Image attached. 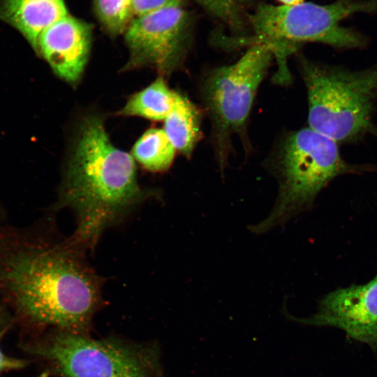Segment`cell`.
Masks as SVG:
<instances>
[{"mask_svg": "<svg viewBox=\"0 0 377 377\" xmlns=\"http://www.w3.org/2000/svg\"><path fill=\"white\" fill-rule=\"evenodd\" d=\"M208 13L234 29L242 28L243 0H195Z\"/></svg>", "mask_w": 377, "mask_h": 377, "instance_id": "2e32d148", "label": "cell"}, {"mask_svg": "<svg viewBox=\"0 0 377 377\" xmlns=\"http://www.w3.org/2000/svg\"><path fill=\"white\" fill-rule=\"evenodd\" d=\"M281 3L285 5H294L303 2L304 0H278Z\"/></svg>", "mask_w": 377, "mask_h": 377, "instance_id": "ffe728a7", "label": "cell"}, {"mask_svg": "<svg viewBox=\"0 0 377 377\" xmlns=\"http://www.w3.org/2000/svg\"><path fill=\"white\" fill-rule=\"evenodd\" d=\"M94 6L101 24L112 35L125 31L133 20L131 0H94Z\"/></svg>", "mask_w": 377, "mask_h": 377, "instance_id": "9a60e30c", "label": "cell"}, {"mask_svg": "<svg viewBox=\"0 0 377 377\" xmlns=\"http://www.w3.org/2000/svg\"><path fill=\"white\" fill-rule=\"evenodd\" d=\"M70 237L24 245L0 257V288L29 323L87 334L102 302V280Z\"/></svg>", "mask_w": 377, "mask_h": 377, "instance_id": "6da1fadb", "label": "cell"}, {"mask_svg": "<svg viewBox=\"0 0 377 377\" xmlns=\"http://www.w3.org/2000/svg\"><path fill=\"white\" fill-rule=\"evenodd\" d=\"M154 194L139 185L133 158L112 144L102 119L87 117L56 204L75 215L72 240L86 251L93 249L105 229L120 223Z\"/></svg>", "mask_w": 377, "mask_h": 377, "instance_id": "7a4b0ae2", "label": "cell"}, {"mask_svg": "<svg viewBox=\"0 0 377 377\" xmlns=\"http://www.w3.org/2000/svg\"><path fill=\"white\" fill-rule=\"evenodd\" d=\"M25 348L61 377H163L154 347L120 339L50 330Z\"/></svg>", "mask_w": 377, "mask_h": 377, "instance_id": "8992f818", "label": "cell"}, {"mask_svg": "<svg viewBox=\"0 0 377 377\" xmlns=\"http://www.w3.org/2000/svg\"><path fill=\"white\" fill-rule=\"evenodd\" d=\"M181 5V0H131L132 12L135 17L165 8Z\"/></svg>", "mask_w": 377, "mask_h": 377, "instance_id": "e0dca14e", "label": "cell"}, {"mask_svg": "<svg viewBox=\"0 0 377 377\" xmlns=\"http://www.w3.org/2000/svg\"><path fill=\"white\" fill-rule=\"evenodd\" d=\"M164 121L163 130L175 149L190 156L200 138V114L197 108L177 93L175 105Z\"/></svg>", "mask_w": 377, "mask_h": 377, "instance_id": "7c38bea8", "label": "cell"}, {"mask_svg": "<svg viewBox=\"0 0 377 377\" xmlns=\"http://www.w3.org/2000/svg\"><path fill=\"white\" fill-rule=\"evenodd\" d=\"M177 92L171 90L162 77L133 95L119 112L121 115L138 116L150 120H165L172 110Z\"/></svg>", "mask_w": 377, "mask_h": 377, "instance_id": "4fadbf2b", "label": "cell"}, {"mask_svg": "<svg viewBox=\"0 0 377 377\" xmlns=\"http://www.w3.org/2000/svg\"><path fill=\"white\" fill-rule=\"evenodd\" d=\"M68 15L64 0L0 1V20L18 31L36 51L40 35Z\"/></svg>", "mask_w": 377, "mask_h": 377, "instance_id": "8fae6325", "label": "cell"}, {"mask_svg": "<svg viewBox=\"0 0 377 377\" xmlns=\"http://www.w3.org/2000/svg\"><path fill=\"white\" fill-rule=\"evenodd\" d=\"M187 29V13L182 5L135 17L125 31L131 55L127 68L149 66L169 75L184 57Z\"/></svg>", "mask_w": 377, "mask_h": 377, "instance_id": "ba28073f", "label": "cell"}, {"mask_svg": "<svg viewBox=\"0 0 377 377\" xmlns=\"http://www.w3.org/2000/svg\"><path fill=\"white\" fill-rule=\"evenodd\" d=\"M175 150L164 130L150 128L135 142L132 154L145 169L160 172L171 165Z\"/></svg>", "mask_w": 377, "mask_h": 377, "instance_id": "5bb4252c", "label": "cell"}, {"mask_svg": "<svg viewBox=\"0 0 377 377\" xmlns=\"http://www.w3.org/2000/svg\"><path fill=\"white\" fill-rule=\"evenodd\" d=\"M338 144L310 127L292 132L283 139L274 165L279 181L278 199L270 214L251 227L253 232H267L309 209L318 193L337 177L376 170L347 163Z\"/></svg>", "mask_w": 377, "mask_h": 377, "instance_id": "277c9868", "label": "cell"}, {"mask_svg": "<svg viewBox=\"0 0 377 377\" xmlns=\"http://www.w3.org/2000/svg\"><path fill=\"white\" fill-rule=\"evenodd\" d=\"M25 365V361L7 355L0 346V374L19 369Z\"/></svg>", "mask_w": 377, "mask_h": 377, "instance_id": "ac0fdd59", "label": "cell"}, {"mask_svg": "<svg viewBox=\"0 0 377 377\" xmlns=\"http://www.w3.org/2000/svg\"><path fill=\"white\" fill-rule=\"evenodd\" d=\"M10 321L7 316H6L1 311H0V338L2 337L3 334L7 331Z\"/></svg>", "mask_w": 377, "mask_h": 377, "instance_id": "d6986e66", "label": "cell"}, {"mask_svg": "<svg viewBox=\"0 0 377 377\" xmlns=\"http://www.w3.org/2000/svg\"><path fill=\"white\" fill-rule=\"evenodd\" d=\"M300 66L308 95L310 128L338 143L377 132L372 123L377 64L354 71L302 59Z\"/></svg>", "mask_w": 377, "mask_h": 377, "instance_id": "5b68a950", "label": "cell"}, {"mask_svg": "<svg viewBox=\"0 0 377 377\" xmlns=\"http://www.w3.org/2000/svg\"><path fill=\"white\" fill-rule=\"evenodd\" d=\"M360 13L377 14V0H336L325 5L305 1L294 5L262 3L249 17L253 36L239 44L269 46L279 64L276 80L288 82L286 57L301 44L315 42L342 49L365 46L364 35L341 24Z\"/></svg>", "mask_w": 377, "mask_h": 377, "instance_id": "3957f363", "label": "cell"}, {"mask_svg": "<svg viewBox=\"0 0 377 377\" xmlns=\"http://www.w3.org/2000/svg\"><path fill=\"white\" fill-rule=\"evenodd\" d=\"M306 324L342 330L348 337L377 348V274L367 283L337 288L320 301Z\"/></svg>", "mask_w": 377, "mask_h": 377, "instance_id": "9c48e42d", "label": "cell"}, {"mask_svg": "<svg viewBox=\"0 0 377 377\" xmlns=\"http://www.w3.org/2000/svg\"><path fill=\"white\" fill-rule=\"evenodd\" d=\"M91 42V26L68 15L40 35L36 52L41 54L57 75L75 83L84 71Z\"/></svg>", "mask_w": 377, "mask_h": 377, "instance_id": "30bf717a", "label": "cell"}, {"mask_svg": "<svg viewBox=\"0 0 377 377\" xmlns=\"http://www.w3.org/2000/svg\"><path fill=\"white\" fill-rule=\"evenodd\" d=\"M273 57L269 46L253 44L235 63L212 70L205 78L202 97L212 121L216 155L222 170L231 137L245 132L256 91Z\"/></svg>", "mask_w": 377, "mask_h": 377, "instance_id": "52a82bcc", "label": "cell"}]
</instances>
